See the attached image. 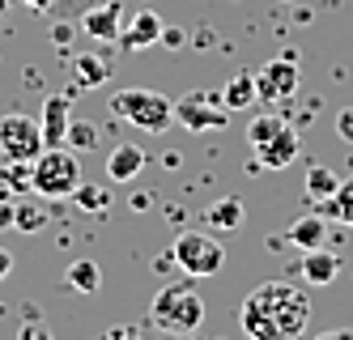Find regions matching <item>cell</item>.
<instances>
[{
  "instance_id": "27",
  "label": "cell",
  "mask_w": 353,
  "mask_h": 340,
  "mask_svg": "<svg viewBox=\"0 0 353 340\" xmlns=\"http://www.w3.org/2000/svg\"><path fill=\"white\" fill-rule=\"evenodd\" d=\"M336 137H341V141H353V107H345V111L336 115Z\"/></svg>"
},
{
  "instance_id": "20",
  "label": "cell",
  "mask_w": 353,
  "mask_h": 340,
  "mask_svg": "<svg viewBox=\"0 0 353 340\" xmlns=\"http://www.w3.org/2000/svg\"><path fill=\"white\" fill-rule=\"evenodd\" d=\"M72 77H77V86L94 90V86H103L111 77V68H107L103 56H72Z\"/></svg>"
},
{
  "instance_id": "10",
  "label": "cell",
  "mask_w": 353,
  "mask_h": 340,
  "mask_svg": "<svg viewBox=\"0 0 353 340\" xmlns=\"http://www.w3.org/2000/svg\"><path fill=\"white\" fill-rule=\"evenodd\" d=\"M162 30H166V21H162L154 9H141V13H132V21H123L119 47H123V51H145V47L162 43Z\"/></svg>"
},
{
  "instance_id": "29",
  "label": "cell",
  "mask_w": 353,
  "mask_h": 340,
  "mask_svg": "<svg viewBox=\"0 0 353 340\" xmlns=\"http://www.w3.org/2000/svg\"><path fill=\"white\" fill-rule=\"evenodd\" d=\"M188 43V30H179V26H166L162 30V47H183Z\"/></svg>"
},
{
  "instance_id": "9",
  "label": "cell",
  "mask_w": 353,
  "mask_h": 340,
  "mask_svg": "<svg viewBox=\"0 0 353 340\" xmlns=\"http://www.w3.org/2000/svg\"><path fill=\"white\" fill-rule=\"evenodd\" d=\"M81 30L94 43H119L123 34V5L119 0H103V5H90L81 13Z\"/></svg>"
},
{
  "instance_id": "2",
  "label": "cell",
  "mask_w": 353,
  "mask_h": 340,
  "mask_svg": "<svg viewBox=\"0 0 353 340\" xmlns=\"http://www.w3.org/2000/svg\"><path fill=\"white\" fill-rule=\"evenodd\" d=\"M81 188V162L77 149L68 145H47L39 158L30 162V192L43 200H64Z\"/></svg>"
},
{
  "instance_id": "18",
  "label": "cell",
  "mask_w": 353,
  "mask_h": 340,
  "mask_svg": "<svg viewBox=\"0 0 353 340\" xmlns=\"http://www.w3.org/2000/svg\"><path fill=\"white\" fill-rule=\"evenodd\" d=\"M281 128H290V119L281 115V111H264V115H256L247 123V141H251V149H260V145H268Z\"/></svg>"
},
{
  "instance_id": "1",
  "label": "cell",
  "mask_w": 353,
  "mask_h": 340,
  "mask_svg": "<svg viewBox=\"0 0 353 340\" xmlns=\"http://www.w3.org/2000/svg\"><path fill=\"white\" fill-rule=\"evenodd\" d=\"M239 323L247 340H298L311 323V298L294 281H264L243 298Z\"/></svg>"
},
{
  "instance_id": "4",
  "label": "cell",
  "mask_w": 353,
  "mask_h": 340,
  "mask_svg": "<svg viewBox=\"0 0 353 340\" xmlns=\"http://www.w3.org/2000/svg\"><path fill=\"white\" fill-rule=\"evenodd\" d=\"M111 111L119 119H128L132 128H141V132H166V128L174 123V98L158 94V90H119L111 98Z\"/></svg>"
},
{
  "instance_id": "13",
  "label": "cell",
  "mask_w": 353,
  "mask_h": 340,
  "mask_svg": "<svg viewBox=\"0 0 353 340\" xmlns=\"http://www.w3.org/2000/svg\"><path fill=\"white\" fill-rule=\"evenodd\" d=\"M145 149L141 145H115L111 153H107V179L111 183H132L141 170H145Z\"/></svg>"
},
{
  "instance_id": "28",
  "label": "cell",
  "mask_w": 353,
  "mask_h": 340,
  "mask_svg": "<svg viewBox=\"0 0 353 340\" xmlns=\"http://www.w3.org/2000/svg\"><path fill=\"white\" fill-rule=\"evenodd\" d=\"M17 340H52V328H43V323H26L17 332Z\"/></svg>"
},
{
  "instance_id": "35",
  "label": "cell",
  "mask_w": 353,
  "mask_h": 340,
  "mask_svg": "<svg viewBox=\"0 0 353 340\" xmlns=\"http://www.w3.org/2000/svg\"><path fill=\"white\" fill-rule=\"evenodd\" d=\"M5 9H9V0H0V17H5Z\"/></svg>"
},
{
  "instance_id": "16",
  "label": "cell",
  "mask_w": 353,
  "mask_h": 340,
  "mask_svg": "<svg viewBox=\"0 0 353 340\" xmlns=\"http://www.w3.org/2000/svg\"><path fill=\"white\" fill-rule=\"evenodd\" d=\"M221 102H225V111L256 107V102H260V94H256V72H234L230 81L221 86Z\"/></svg>"
},
{
  "instance_id": "7",
  "label": "cell",
  "mask_w": 353,
  "mask_h": 340,
  "mask_svg": "<svg viewBox=\"0 0 353 340\" xmlns=\"http://www.w3.org/2000/svg\"><path fill=\"white\" fill-rule=\"evenodd\" d=\"M174 119H179L188 132H217V128L230 123V111H225L221 94H213V90H192L183 98H174Z\"/></svg>"
},
{
  "instance_id": "21",
  "label": "cell",
  "mask_w": 353,
  "mask_h": 340,
  "mask_svg": "<svg viewBox=\"0 0 353 340\" xmlns=\"http://www.w3.org/2000/svg\"><path fill=\"white\" fill-rule=\"evenodd\" d=\"M336 188H341V179L327 170V166H311V170H307V200H311V204L332 200V196H336Z\"/></svg>"
},
{
  "instance_id": "23",
  "label": "cell",
  "mask_w": 353,
  "mask_h": 340,
  "mask_svg": "<svg viewBox=\"0 0 353 340\" xmlns=\"http://www.w3.org/2000/svg\"><path fill=\"white\" fill-rule=\"evenodd\" d=\"M64 145H68V149H77V153L98 149V128H94V123H85V119H72V123H68Z\"/></svg>"
},
{
  "instance_id": "5",
  "label": "cell",
  "mask_w": 353,
  "mask_h": 340,
  "mask_svg": "<svg viewBox=\"0 0 353 340\" xmlns=\"http://www.w3.org/2000/svg\"><path fill=\"white\" fill-rule=\"evenodd\" d=\"M170 259L188 277H217L225 268V247H221V239H213L205 230H183L170 247Z\"/></svg>"
},
{
  "instance_id": "6",
  "label": "cell",
  "mask_w": 353,
  "mask_h": 340,
  "mask_svg": "<svg viewBox=\"0 0 353 340\" xmlns=\"http://www.w3.org/2000/svg\"><path fill=\"white\" fill-rule=\"evenodd\" d=\"M43 149H47V141H43V123L39 119L21 115V111L0 119V158L5 162H34Z\"/></svg>"
},
{
  "instance_id": "22",
  "label": "cell",
  "mask_w": 353,
  "mask_h": 340,
  "mask_svg": "<svg viewBox=\"0 0 353 340\" xmlns=\"http://www.w3.org/2000/svg\"><path fill=\"white\" fill-rule=\"evenodd\" d=\"M72 204H77L81 213H107L111 192H107V188H98V183H81V188L72 192Z\"/></svg>"
},
{
  "instance_id": "31",
  "label": "cell",
  "mask_w": 353,
  "mask_h": 340,
  "mask_svg": "<svg viewBox=\"0 0 353 340\" xmlns=\"http://www.w3.org/2000/svg\"><path fill=\"white\" fill-rule=\"evenodd\" d=\"M9 272H13V255H9L5 247H0V281H5Z\"/></svg>"
},
{
  "instance_id": "32",
  "label": "cell",
  "mask_w": 353,
  "mask_h": 340,
  "mask_svg": "<svg viewBox=\"0 0 353 340\" xmlns=\"http://www.w3.org/2000/svg\"><path fill=\"white\" fill-rule=\"evenodd\" d=\"M52 39H56L60 47H68V39H72V26H56V30H52Z\"/></svg>"
},
{
  "instance_id": "11",
  "label": "cell",
  "mask_w": 353,
  "mask_h": 340,
  "mask_svg": "<svg viewBox=\"0 0 353 340\" xmlns=\"http://www.w3.org/2000/svg\"><path fill=\"white\" fill-rule=\"evenodd\" d=\"M43 141L47 145H64V137H68V123H72V102H68V94H52L43 102Z\"/></svg>"
},
{
  "instance_id": "36",
  "label": "cell",
  "mask_w": 353,
  "mask_h": 340,
  "mask_svg": "<svg viewBox=\"0 0 353 340\" xmlns=\"http://www.w3.org/2000/svg\"><path fill=\"white\" fill-rule=\"evenodd\" d=\"M290 5H294V0H290Z\"/></svg>"
},
{
  "instance_id": "26",
  "label": "cell",
  "mask_w": 353,
  "mask_h": 340,
  "mask_svg": "<svg viewBox=\"0 0 353 340\" xmlns=\"http://www.w3.org/2000/svg\"><path fill=\"white\" fill-rule=\"evenodd\" d=\"M103 340H141V328H132V323H115V328L103 332Z\"/></svg>"
},
{
  "instance_id": "24",
  "label": "cell",
  "mask_w": 353,
  "mask_h": 340,
  "mask_svg": "<svg viewBox=\"0 0 353 340\" xmlns=\"http://www.w3.org/2000/svg\"><path fill=\"white\" fill-rule=\"evenodd\" d=\"M43 221H47V213H43L34 200H17V204H13V226H17V230L34 234V230H43Z\"/></svg>"
},
{
  "instance_id": "34",
  "label": "cell",
  "mask_w": 353,
  "mask_h": 340,
  "mask_svg": "<svg viewBox=\"0 0 353 340\" xmlns=\"http://www.w3.org/2000/svg\"><path fill=\"white\" fill-rule=\"evenodd\" d=\"M26 5H30V9H39V13H43V9H52V5H56V0H26Z\"/></svg>"
},
{
  "instance_id": "25",
  "label": "cell",
  "mask_w": 353,
  "mask_h": 340,
  "mask_svg": "<svg viewBox=\"0 0 353 340\" xmlns=\"http://www.w3.org/2000/svg\"><path fill=\"white\" fill-rule=\"evenodd\" d=\"M332 200H336V221L353 226V179H345V183H341Z\"/></svg>"
},
{
  "instance_id": "19",
  "label": "cell",
  "mask_w": 353,
  "mask_h": 340,
  "mask_svg": "<svg viewBox=\"0 0 353 340\" xmlns=\"http://www.w3.org/2000/svg\"><path fill=\"white\" fill-rule=\"evenodd\" d=\"M64 281H68L77 294H98V290H103V272H98L94 259H72Z\"/></svg>"
},
{
  "instance_id": "12",
  "label": "cell",
  "mask_w": 353,
  "mask_h": 340,
  "mask_svg": "<svg viewBox=\"0 0 353 340\" xmlns=\"http://www.w3.org/2000/svg\"><path fill=\"white\" fill-rule=\"evenodd\" d=\"M298 277L307 281V285H332V281L341 277V259H336L332 251H323V247H315V251H302Z\"/></svg>"
},
{
  "instance_id": "33",
  "label": "cell",
  "mask_w": 353,
  "mask_h": 340,
  "mask_svg": "<svg viewBox=\"0 0 353 340\" xmlns=\"http://www.w3.org/2000/svg\"><path fill=\"white\" fill-rule=\"evenodd\" d=\"M0 226H13V204H5V208H0Z\"/></svg>"
},
{
  "instance_id": "30",
  "label": "cell",
  "mask_w": 353,
  "mask_h": 340,
  "mask_svg": "<svg viewBox=\"0 0 353 340\" xmlns=\"http://www.w3.org/2000/svg\"><path fill=\"white\" fill-rule=\"evenodd\" d=\"M315 340H353V332L349 328H332V332H319Z\"/></svg>"
},
{
  "instance_id": "8",
  "label": "cell",
  "mask_w": 353,
  "mask_h": 340,
  "mask_svg": "<svg viewBox=\"0 0 353 340\" xmlns=\"http://www.w3.org/2000/svg\"><path fill=\"white\" fill-rule=\"evenodd\" d=\"M256 94H260V102L264 107H285V102H294V94H298V56L290 51V56H276V60H268L260 72H256Z\"/></svg>"
},
{
  "instance_id": "15",
  "label": "cell",
  "mask_w": 353,
  "mask_h": 340,
  "mask_svg": "<svg viewBox=\"0 0 353 340\" xmlns=\"http://www.w3.org/2000/svg\"><path fill=\"white\" fill-rule=\"evenodd\" d=\"M285 239H290V247H298V251H315V247H323V239H327V217H319V213L298 217V221L285 230Z\"/></svg>"
},
{
  "instance_id": "17",
  "label": "cell",
  "mask_w": 353,
  "mask_h": 340,
  "mask_svg": "<svg viewBox=\"0 0 353 340\" xmlns=\"http://www.w3.org/2000/svg\"><path fill=\"white\" fill-rule=\"evenodd\" d=\"M243 213H247V204H243L239 196H221V200H213V204H209L205 221H209L213 230H221V234H230V230H239V226H243Z\"/></svg>"
},
{
  "instance_id": "3",
  "label": "cell",
  "mask_w": 353,
  "mask_h": 340,
  "mask_svg": "<svg viewBox=\"0 0 353 340\" xmlns=\"http://www.w3.org/2000/svg\"><path fill=\"white\" fill-rule=\"evenodd\" d=\"M149 319L166 336H192L205 323V298H200L192 285H166V290H158L154 302H149Z\"/></svg>"
},
{
  "instance_id": "14",
  "label": "cell",
  "mask_w": 353,
  "mask_h": 340,
  "mask_svg": "<svg viewBox=\"0 0 353 340\" xmlns=\"http://www.w3.org/2000/svg\"><path fill=\"white\" fill-rule=\"evenodd\" d=\"M298 158V132L294 128H281L268 145H260L256 149V162L264 166V170H281V166H290Z\"/></svg>"
}]
</instances>
